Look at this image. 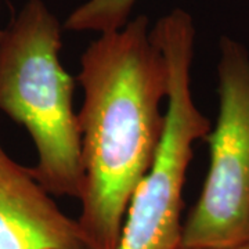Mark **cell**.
<instances>
[{
  "label": "cell",
  "mask_w": 249,
  "mask_h": 249,
  "mask_svg": "<svg viewBox=\"0 0 249 249\" xmlns=\"http://www.w3.org/2000/svg\"><path fill=\"white\" fill-rule=\"evenodd\" d=\"M83 188L76 219L89 249H116L136 187L165 129L169 67L145 16L101 34L80 57Z\"/></svg>",
  "instance_id": "6da1fadb"
},
{
  "label": "cell",
  "mask_w": 249,
  "mask_h": 249,
  "mask_svg": "<svg viewBox=\"0 0 249 249\" xmlns=\"http://www.w3.org/2000/svg\"><path fill=\"white\" fill-rule=\"evenodd\" d=\"M62 27L42 0H28L0 35V111L35 144L34 178L53 196L83 188L75 80L60 60Z\"/></svg>",
  "instance_id": "7a4b0ae2"
},
{
  "label": "cell",
  "mask_w": 249,
  "mask_h": 249,
  "mask_svg": "<svg viewBox=\"0 0 249 249\" xmlns=\"http://www.w3.org/2000/svg\"><path fill=\"white\" fill-rule=\"evenodd\" d=\"M169 67L165 129L151 168L136 187L124 213L116 249H180L183 191L193 145L211 133L209 118L191 93L196 28L191 16L176 9L151 29Z\"/></svg>",
  "instance_id": "3957f363"
},
{
  "label": "cell",
  "mask_w": 249,
  "mask_h": 249,
  "mask_svg": "<svg viewBox=\"0 0 249 249\" xmlns=\"http://www.w3.org/2000/svg\"><path fill=\"white\" fill-rule=\"evenodd\" d=\"M219 114L205 139L209 169L183 220L181 248L241 249L249 244V53L222 37L217 62Z\"/></svg>",
  "instance_id": "277c9868"
},
{
  "label": "cell",
  "mask_w": 249,
  "mask_h": 249,
  "mask_svg": "<svg viewBox=\"0 0 249 249\" xmlns=\"http://www.w3.org/2000/svg\"><path fill=\"white\" fill-rule=\"evenodd\" d=\"M0 249H89L76 219L0 144Z\"/></svg>",
  "instance_id": "5b68a950"
},
{
  "label": "cell",
  "mask_w": 249,
  "mask_h": 249,
  "mask_svg": "<svg viewBox=\"0 0 249 249\" xmlns=\"http://www.w3.org/2000/svg\"><path fill=\"white\" fill-rule=\"evenodd\" d=\"M137 0H88L72 11L64 28L73 32L107 34L119 31L129 22Z\"/></svg>",
  "instance_id": "8992f818"
},
{
  "label": "cell",
  "mask_w": 249,
  "mask_h": 249,
  "mask_svg": "<svg viewBox=\"0 0 249 249\" xmlns=\"http://www.w3.org/2000/svg\"><path fill=\"white\" fill-rule=\"evenodd\" d=\"M241 249H249V244H248V245H245V247H242Z\"/></svg>",
  "instance_id": "52a82bcc"
},
{
  "label": "cell",
  "mask_w": 249,
  "mask_h": 249,
  "mask_svg": "<svg viewBox=\"0 0 249 249\" xmlns=\"http://www.w3.org/2000/svg\"><path fill=\"white\" fill-rule=\"evenodd\" d=\"M180 249H201V248H180Z\"/></svg>",
  "instance_id": "ba28073f"
},
{
  "label": "cell",
  "mask_w": 249,
  "mask_h": 249,
  "mask_svg": "<svg viewBox=\"0 0 249 249\" xmlns=\"http://www.w3.org/2000/svg\"><path fill=\"white\" fill-rule=\"evenodd\" d=\"M1 31H3V29H0V35H1Z\"/></svg>",
  "instance_id": "9c48e42d"
}]
</instances>
